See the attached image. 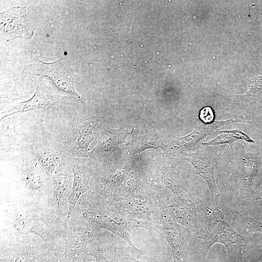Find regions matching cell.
I'll use <instances>...</instances> for the list:
<instances>
[{
  "label": "cell",
  "mask_w": 262,
  "mask_h": 262,
  "mask_svg": "<svg viewBox=\"0 0 262 262\" xmlns=\"http://www.w3.org/2000/svg\"><path fill=\"white\" fill-rule=\"evenodd\" d=\"M95 128L94 123L83 121L81 123L75 133V145L81 151L86 153L90 142L94 139L92 133Z\"/></svg>",
  "instance_id": "2e32d148"
},
{
  "label": "cell",
  "mask_w": 262,
  "mask_h": 262,
  "mask_svg": "<svg viewBox=\"0 0 262 262\" xmlns=\"http://www.w3.org/2000/svg\"><path fill=\"white\" fill-rule=\"evenodd\" d=\"M86 193L80 197L68 219L71 233L104 229L136 247L131 235L134 228L156 230L154 224L132 217L116 203Z\"/></svg>",
  "instance_id": "6da1fadb"
},
{
  "label": "cell",
  "mask_w": 262,
  "mask_h": 262,
  "mask_svg": "<svg viewBox=\"0 0 262 262\" xmlns=\"http://www.w3.org/2000/svg\"><path fill=\"white\" fill-rule=\"evenodd\" d=\"M129 134L131 135V138L128 147L132 154L151 148L155 149L161 148L164 151L166 148L162 137L157 132L153 125L146 121L138 122Z\"/></svg>",
  "instance_id": "9c48e42d"
},
{
  "label": "cell",
  "mask_w": 262,
  "mask_h": 262,
  "mask_svg": "<svg viewBox=\"0 0 262 262\" xmlns=\"http://www.w3.org/2000/svg\"><path fill=\"white\" fill-rule=\"evenodd\" d=\"M51 179L54 212L58 216L67 219L69 199L73 181V172L69 162L61 160Z\"/></svg>",
  "instance_id": "5b68a950"
},
{
  "label": "cell",
  "mask_w": 262,
  "mask_h": 262,
  "mask_svg": "<svg viewBox=\"0 0 262 262\" xmlns=\"http://www.w3.org/2000/svg\"><path fill=\"white\" fill-rule=\"evenodd\" d=\"M156 229L158 233L164 237L170 245L174 262H181L188 245L190 229L162 211Z\"/></svg>",
  "instance_id": "8992f818"
},
{
  "label": "cell",
  "mask_w": 262,
  "mask_h": 262,
  "mask_svg": "<svg viewBox=\"0 0 262 262\" xmlns=\"http://www.w3.org/2000/svg\"><path fill=\"white\" fill-rule=\"evenodd\" d=\"M99 229L72 232L65 239L66 248L71 255L82 252L97 237Z\"/></svg>",
  "instance_id": "9a60e30c"
},
{
  "label": "cell",
  "mask_w": 262,
  "mask_h": 262,
  "mask_svg": "<svg viewBox=\"0 0 262 262\" xmlns=\"http://www.w3.org/2000/svg\"><path fill=\"white\" fill-rule=\"evenodd\" d=\"M181 157L191 163L196 173L206 181L213 200L218 201L219 193L214 177L216 159L212 155L200 151L184 154Z\"/></svg>",
  "instance_id": "7c38bea8"
},
{
  "label": "cell",
  "mask_w": 262,
  "mask_h": 262,
  "mask_svg": "<svg viewBox=\"0 0 262 262\" xmlns=\"http://www.w3.org/2000/svg\"><path fill=\"white\" fill-rule=\"evenodd\" d=\"M100 132L98 143L91 152L93 154L107 153L118 148L129 133L123 129H112L104 124L98 126Z\"/></svg>",
  "instance_id": "4fadbf2b"
},
{
  "label": "cell",
  "mask_w": 262,
  "mask_h": 262,
  "mask_svg": "<svg viewBox=\"0 0 262 262\" xmlns=\"http://www.w3.org/2000/svg\"><path fill=\"white\" fill-rule=\"evenodd\" d=\"M238 139H243L250 143L253 141L246 133L239 130H226L220 132L214 139L203 143L205 146L231 143Z\"/></svg>",
  "instance_id": "e0dca14e"
},
{
  "label": "cell",
  "mask_w": 262,
  "mask_h": 262,
  "mask_svg": "<svg viewBox=\"0 0 262 262\" xmlns=\"http://www.w3.org/2000/svg\"><path fill=\"white\" fill-rule=\"evenodd\" d=\"M4 225L7 235L32 234L57 243L71 233L68 220L36 206L10 202Z\"/></svg>",
  "instance_id": "7a4b0ae2"
},
{
  "label": "cell",
  "mask_w": 262,
  "mask_h": 262,
  "mask_svg": "<svg viewBox=\"0 0 262 262\" xmlns=\"http://www.w3.org/2000/svg\"><path fill=\"white\" fill-rule=\"evenodd\" d=\"M236 122H239V119H232L203 124L188 135L176 138L166 145L164 153L169 156L186 154V153L194 150L197 143L213 130L222 125Z\"/></svg>",
  "instance_id": "ba28073f"
},
{
  "label": "cell",
  "mask_w": 262,
  "mask_h": 262,
  "mask_svg": "<svg viewBox=\"0 0 262 262\" xmlns=\"http://www.w3.org/2000/svg\"><path fill=\"white\" fill-rule=\"evenodd\" d=\"M31 151L47 175L51 178L60 162L57 151L45 147H33Z\"/></svg>",
  "instance_id": "5bb4252c"
},
{
  "label": "cell",
  "mask_w": 262,
  "mask_h": 262,
  "mask_svg": "<svg viewBox=\"0 0 262 262\" xmlns=\"http://www.w3.org/2000/svg\"><path fill=\"white\" fill-rule=\"evenodd\" d=\"M199 115L201 119L206 123H212L214 117L213 111L210 107L203 108L200 111Z\"/></svg>",
  "instance_id": "ac0fdd59"
},
{
  "label": "cell",
  "mask_w": 262,
  "mask_h": 262,
  "mask_svg": "<svg viewBox=\"0 0 262 262\" xmlns=\"http://www.w3.org/2000/svg\"><path fill=\"white\" fill-rule=\"evenodd\" d=\"M71 166L73 181L72 190L69 199V211L67 219L80 197L90 189V180L93 174L91 166L83 159L76 158L69 162Z\"/></svg>",
  "instance_id": "8fae6325"
},
{
  "label": "cell",
  "mask_w": 262,
  "mask_h": 262,
  "mask_svg": "<svg viewBox=\"0 0 262 262\" xmlns=\"http://www.w3.org/2000/svg\"><path fill=\"white\" fill-rule=\"evenodd\" d=\"M35 28L28 20L26 7H15L0 14V32L7 41L17 38L30 39Z\"/></svg>",
  "instance_id": "52a82bcc"
},
{
  "label": "cell",
  "mask_w": 262,
  "mask_h": 262,
  "mask_svg": "<svg viewBox=\"0 0 262 262\" xmlns=\"http://www.w3.org/2000/svg\"><path fill=\"white\" fill-rule=\"evenodd\" d=\"M61 97L53 94L47 86H37L33 96L29 100L21 102L1 113V120L15 114L39 109L53 108L61 101Z\"/></svg>",
  "instance_id": "30bf717a"
},
{
  "label": "cell",
  "mask_w": 262,
  "mask_h": 262,
  "mask_svg": "<svg viewBox=\"0 0 262 262\" xmlns=\"http://www.w3.org/2000/svg\"><path fill=\"white\" fill-rule=\"evenodd\" d=\"M24 72L50 80L58 90L77 97L84 103L85 98L81 96L74 87L76 75L65 59L46 63L37 58L33 64L25 66Z\"/></svg>",
  "instance_id": "277c9868"
},
{
  "label": "cell",
  "mask_w": 262,
  "mask_h": 262,
  "mask_svg": "<svg viewBox=\"0 0 262 262\" xmlns=\"http://www.w3.org/2000/svg\"><path fill=\"white\" fill-rule=\"evenodd\" d=\"M197 212L200 236L207 251L213 245L217 243L227 246L243 240V237L229 224L219 208L203 205L199 206Z\"/></svg>",
  "instance_id": "3957f363"
}]
</instances>
